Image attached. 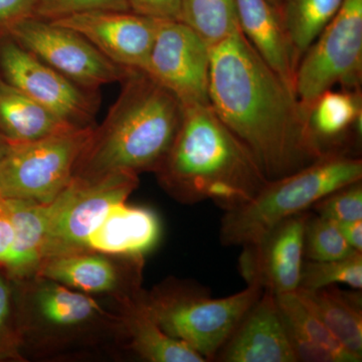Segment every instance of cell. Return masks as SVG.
<instances>
[{
    "label": "cell",
    "mask_w": 362,
    "mask_h": 362,
    "mask_svg": "<svg viewBox=\"0 0 362 362\" xmlns=\"http://www.w3.org/2000/svg\"><path fill=\"white\" fill-rule=\"evenodd\" d=\"M209 99L268 180L295 173L326 154L312 137L294 90L240 28L209 47Z\"/></svg>",
    "instance_id": "cell-1"
},
{
    "label": "cell",
    "mask_w": 362,
    "mask_h": 362,
    "mask_svg": "<svg viewBox=\"0 0 362 362\" xmlns=\"http://www.w3.org/2000/svg\"><path fill=\"white\" fill-rule=\"evenodd\" d=\"M183 107L175 140L156 173L176 201H213L230 211L251 201L267 177L250 149L223 123L211 104Z\"/></svg>",
    "instance_id": "cell-2"
},
{
    "label": "cell",
    "mask_w": 362,
    "mask_h": 362,
    "mask_svg": "<svg viewBox=\"0 0 362 362\" xmlns=\"http://www.w3.org/2000/svg\"><path fill=\"white\" fill-rule=\"evenodd\" d=\"M101 126L93 130L75 176L95 180L159 168L182 120L180 100L143 71L131 70Z\"/></svg>",
    "instance_id": "cell-3"
},
{
    "label": "cell",
    "mask_w": 362,
    "mask_h": 362,
    "mask_svg": "<svg viewBox=\"0 0 362 362\" xmlns=\"http://www.w3.org/2000/svg\"><path fill=\"white\" fill-rule=\"evenodd\" d=\"M362 180V160L344 150L327 152L309 165L290 175L268 180L254 197L221 218L223 246H244L271 228L310 211L326 195Z\"/></svg>",
    "instance_id": "cell-4"
},
{
    "label": "cell",
    "mask_w": 362,
    "mask_h": 362,
    "mask_svg": "<svg viewBox=\"0 0 362 362\" xmlns=\"http://www.w3.org/2000/svg\"><path fill=\"white\" fill-rule=\"evenodd\" d=\"M254 285L230 296L213 298L202 286L170 282L145 295L154 320L169 337L214 361L240 319L261 296Z\"/></svg>",
    "instance_id": "cell-5"
},
{
    "label": "cell",
    "mask_w": 362,
    "mask_h": 362,
    "mask_svg": "<svg viewBox=\"0 0 362 362\" xmlns=\"http://www.w3.org/2000/svg\"><path fill=\"white\" fill-rule=\"evenodd\" d=\"M94 126L8 145L0 161V197L49 204L75 176Z\"/></svg>",
    "instance_id": "cell-6"
},
{
    "label": "cell",
    "mask_w": 362,
    "mask_h": 362,
    "mask_svg": "<svg viewBox=\"0 0 362 362\" xmlns=\"http://www.w3.org/2000/svg\"><path fill=\"white\" fill-rule=\"evenodd\" d=\"M362 0H343L334 18L304 52L295 78V94L305 114L317 98L335 86L361 90Z\"/></svg>",
    "instance_id": "cell-7"
},
{
    "label": "cell",
    "mask_w": 362,
    "mask_h": 362,
    "mask_svg": "<svg viewBox=\"0 0 362 362\" xmlns=\"http://www.w3.org/2000/svg\"><path fill=\"white\" fill-rule=\"evenodd\" d=\"M138 185V175L130 173H111L95 180L74 176L70 185L52 202L42 263L54 257L90 252V233L113 204L127 201Z\"/></svg>",
    "instance_id": "cell-8"
},
{
    "label": "cell",
    "mask_w": 362,
    "mask_h": 362,
    "mask_svg": "<svg viewBox=\"0 0 362 362\" xmlns=\"http://www.w3.org/2000/svg\"><path fill=\"white\" fill-rule=\"evenodd\" d=\"M9 37L25 51L71 82L90 90L121 82L131 70L121 68L80 33L42 18H25L13 26Z\"/></svg>",
    "instance_id": "cell-9"
},
{
    "label": "cell",
    "mask_w": 362,
    "mask_h": 362,
    "mask_svg": "<svg viewBox=\"0 0 362 362\" xmlns=\"http://www.w3.org/2000/svg\"><path fill=\"white\" fill-rule=\"evenodd\" d=\"M0 78L74 127L94 126L99 107L96 90L76 85L9 35L0 40Z\"/></svg>",
    "instance_id": "cell-10"
},
{
    "label": "cell",
    "mask_w": 362,
    "mask_h": 362,
    "mask_svg": "<svg viewBox=\"0 0 362 362\" xmlns=\"http://www.w3.org/2000/svg\"><path fill=\"white\" fill-rule=\"evenodd\" d=\"M145 73L170 90L182 106L209 104V45L177 20H157Z\"/></svg>",
    "instance_id": "cell-11"
},
{
    "label": "cell",
    "mask_w": 362,
    "mask_h": 362,
    "mask_svg": "<svg viewBox=\"0 0 362 362\" xmlns=\"http://www.w3.org/2000/svg\"><path fill=\"white\" fill-rule=\"evenodd\" d=\"M310 211L283 221L243 247L239 271L247 285L274 295L296 291L304 261V230Z\"/></svg>",
    "instance_id": "cell-12"
},
{
    "label": "cell",
    "mask_w": 362,
    "mask_h": 362,
    "mask_svg": "<svg viewBox=\"0 0 362 362\" xmlns=\"http://www.w3.org/2000/svg\"><path fill=\"white\" fill-rule=\"evenodd\" d=\"M86 37L126 70L145 71L156 39V18L133 11H98L51 21Z\"/></svg>",
    "instance_id": "cell-13"
},
{
    "label": "cell",
    "mask_w": 362,
    "mask_h": 362,
    "mask_svg": "<svg viewBox=\"0 0 362 362\" xmlns=\"http://www.w3.org/2000/svg\"><path fill=\"white\" fill-rule=\"evenodd\" d=\"M214 361H299L276 295L262 293L221 346Z\"/></svg>",
    "instance_id": "cell-14"
},
{
    "label": "cell",
    "mask_w": 362,
    "mask_h": 362,
    "mask_svg": "<svg viewBox=\"0 0 362 362\" xmlns=\"http://www.w3.org/2000/svg\"><path fill=\"white\" fill-rule=\"evenodd\" d=\"M235 6L240 32L272 70L294 90L301 58L278 7L270 0H235Z\"/></svg>",
    "instance_id": "cell-15"
},
{
    "label": "cell",
    "mask_w": 362,
    "mask_h": 362,
    "mask_svg": "<svg viewBox=\"0 0 362 362\" xmlns=\"http://www.w3.org/2000/svg\"><path fill=\"white\" fill-rule=\"evenodd\" d=\"M160 235V221L153 211L118 202L90 233L88 247L100 254L142 259L156 247Z\"/></svg>",
    "instance_id": "cell-16"
},
{
    "label": "cell",
    "mask_w": 362,
    "mask_h": 362,
    "mask_svg": "<svg viewBox=\"0 0 362 362\" xmlns=\"http://www.w3.org/2000/svg\"><path fill=\"white\" fill-rule=\"evenodd\" d=\"M299 361L361 362L302 302L296 292L276 295Z\"/></svg>",
    "instance_id": "cell-17"
},
{
    "label": "cell",
    "mask_w": 362,
    "mask_h": 362,
    "mask_svg": "<svg viewBox=\"0 0 362 362\" xmlns=\"http://www.w3.org/2000/svg\"><path fill=\"white\" fill-rule=\"evenodd\" d=\"M4 201L14 232L13 247L4 268L14 278H25L37 274L42 263V247L52 213V202L39 204L13 199Z\"/></svg>",
    "instance_id": "cell-18"
},
{
    "label": "cell",
    "mask_w": 362,
    "mask_h": 362,
    "mask_svg": "<svg viewBox=\"0 0 362 362\" xmlns=\"http://www.w3.org/2000/svg\"><path fill=\"white\" fill-rule=\"evenodd\" d=\"M74 128L78 127L0 78V138L7 144L37 141Z\"/></svg>",
    "instance_id": "cell-19"
},
{
    "label": "cell",
    "mask_w": 362,
    "mask_h": 362,
    "mask_svg": "<svg viewBox=\"0 0 362 362\" xmlns=\"http://www.w3.org/2000/svg\"><path fill=\"white\" fill-rule=\"evenodd\" d=\"M361 90H326L317 98L307 114L313 139L325 153L342 150L343 140L356 131L361 134Z\"/></svg>",
    "instance_id": "cell-20"
},
{
    "label": "cell",
    "mask_w": 362,
    "mask_h": 362,
    "mask_svg": "<svg viewBox=\"0 0 362 362\" xmlns=\"http://www.w3.org/2000/svg\"><path fill=\"white\" fill-rule=\"evenodd\" d=\"M124 324L131 349L145 361L206 362L199 352L162 330L148 310L145 295L137 293L126 299Z\"/></svg>",
    "instance_id": "cell-21"
},
{
    "label": "cell",
    "mask_w": 362,
    "mask_h": 362,
    "mask_svg": "<svg viewBox=\"0 0 362 362\" xmlns=\"http://www.w3.org/2000/svg\"><path fill=\"white\" fill-rule=\"evenodd\" d=\"M295 292L345 349L362 357L361 292L343 291L337 285Z\"/></svg>",
    "instance_id": "cell-22"
},
{
    "label": "cell",
    "mask_w": 362,
    "mask_h": 362,
    "mask_svg": "<svg viewBox=\"0 0 362 362\" xmlns=\"http://www.w3.org/2000/svg\"><path fill=\"white\" fill-rule=\"evenodd\" d=\"M35 275L87 294L114 292L123 283L120 269L103 255L95 252L45 259Z\"/></svg>",
    "instance_id": "cell-23"
},
{
    "label": "cell",
    "mask_w": 362,
    "mask_h": 362,
    "mask_svg": "<svg viewBox=\"0 0 362 362\" xmlns=\"http://www.w3.org/2000/svg\"><path fill=\"white\" fill-rule=\"evenodd\" d=\"M35 296L40 318L58 328H73L90 322L102 313L101 307L89 295L47 280Z\"/></svg>",
    "instance_id": "cell-24"
},
{
    "label": "cell",
    "mask_w": 362,
    "mask_h": 362,
    "mask_svg": "<svg viewBox=\"0 0 362 362\" xmlns=\"http://www.w3.org/2000/svg\"><path fill=\"white\" fill-rule=\"evenodd\" d=\"M343 0H282L280 13L302 58L341 7Z\"/></svg>",
    "instance_id": "cell-25"
},
{
    "label": "cell",
    "mask_w": 362,
    "mask_h": 362,
    "mask_svg": "<svg viewBox=\"0 0 362 362\" xmlns=\"http://www.w3.org/2000/svg\"><path fill=\"white\" fill-rule=\"evenodd\" d=\"M180 21L211 47L240 28L235 0H181Z\"/></svg>",
    "instance_id": "cell-26"
},
{
    "label": "cell",
    "mask_w": 362,
    "mask_h": 362,
    "mask_svg": "<svg viewBox=\"0 0 362 362\" xmlns=\"http://www.w3.org/2000/svg\"><path fill=\"white\" fill-rule=\"evenodd\" d=\"M338 284H345L356 290L361 289L362 252L329 261L304 259L300 289L315 290Z\"/></svg>",
    "instance_id": "cell-27"
},
{
    "label": "cell",
    "mask_w": 362,
    "mask_h": 362,
    "mask_svg": "<svg viewBox=\"0 0 362 362\" xmlns=\"http://www.w3.org/2000/svg\"><path fill=\"white\" fill-rule=\"evenodd\" d=\"M356 252L343 237L337 223L310 211L305 225L304 259L329 261L345 258Z\"/></svg>",
    "instance_id": "cell-28"
},
{
    "label": "cell",
    "mask_w": 362,
    "mask_h": 362,
    "mask_svg": "<svg viewBox=\"0 0 362 362\" xmlns=\"http://www.w3.org/2000/svg\"><path fill=\"white\" fill-rule=\"evenodd\" d=\"M312 209L318 216L337 223L362 221L361 180L326 195Z\"/></svg>",
    "instance_id": "cell-29"
},
{
    "label": "cell",
    "mask_w": 362,
    "mask_h": 362,
    "mask_svg": "<svg viewBox=\"0 0 362 362\" xmlns=\"http://www.w3.org/2000/svg\"><path fill=\"white\" fill-rule=\"evenodd\" d=\"M98 11H129L128 0H37L35 18L54 21Z\"/></svg>",
    "instance_id": "cell-30"
},
{
    "label": "cell",
    "mask_w": 362,
    "mask_h": 362,
    "mask_svg": "<svg viewBox=\"0 0 362 362\" xmlns=\"http://www.w3.org/2000/svg\"><path fill=\"white\" fill-rule=\"evenodd\" d=\"M37 0H0V40L8 37L14 25L35 16Z\"/></svg>",
    "instance_id": "cell-31"
},
{
    "label": "cell",
    "mask_w": 362,
    "mask_h": 362,
    "mask_svg": "<svg viewBox=\"0 0 362 362\" xmlns=\"http://www.w3.org/2000/svg\"><path fill=\"white\" fill-rule=\"evenodd\" d=\"M133 13L156 20L180 21L181 0H128Z\"/></svg>",
    "instance_id": "cell-32"
},
{
    "label": "cell",
    "mask_w": 362,
    "mask_h": 362,
    "mask_svg": "<svg viewBox=\"0 0 362 362\" xmlns=\"http://www.w3.org/2000/svg\"><path fill=\"white\" fill-rule=\"evenodd\" d=\"M11 291L6 277L0 272V352L13 344L11 334Z\"/></svg>",
    "instance_id": "cell-33"
},
{
    "label": "cell",
    "mask_w": 362,
    "mask_h": 362,
    "mask_svg": "<svg viewBox=\"0 0 362 362\" xmlns=\"http://www.w3.org/2000/svg\"><path fill=\"white\" fill-rule=\"evenodd\" d=\"M13 239V223L7 213L4 199L0 197V267L1 268L6 265L7 258L11 254Z\"/></svg>",
    "instance_id": "cell-34"
},
{
    "label": "cell",
    "mask_w": 362,
    "mask_h": 362,
    "mask_svg": "<svg viewBox=\"0 0 362 362\" xmlns=\"http://www.w3.org/2000/svg\"><path fill=\"white\" fill-rule=\"evenodd\" d=\"M337 225L349 246L357 252H362V221H349Z\"/></svg>",
    "instance_id": "cell-35"
},
{
    "label": "cell",
    "mask_w": 362,
    "mask_h": 362,
    "mask_svg": "<svg viewBox=\"0 0 362 362\" xmlns=\"http://www.w3.org/2000/svg\"><path fill=\"white\" fill-rule=\"evenodd\" d=\"M7 148H8V144H7V143L4 141L2 138H0V161H1L2 158H4Z\"/></svg>",
    "instance_id": "cell-36"
},
{
    "label": "cell",
    "mask_w": 362,
    "mask_h": 362,
    "mask_svg": "<svg viewBox=\"0 0 362 362\" xmlns=\"http://www.w3.org/2000/svg\"><path fill=\"white\" fill-rule=\"evenodd\" d=\"M270 1L274 6H277L279 11H280L281 1H282V0H270Z\"/></svg>",
    "instance_id": "cell-37"
}]
</instances>
